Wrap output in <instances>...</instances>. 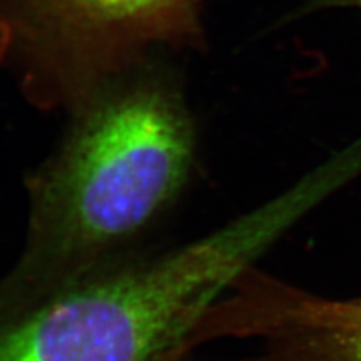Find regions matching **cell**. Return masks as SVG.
<instances>
[{"label": "cell", "instance_id": "1", "mask_svg": "<svg viewBox=\"0 0 361 361\" xmlns=\"http://www.w3.org/2000/svg\"><path fill=\"white\" fill-rule=\"evenodd\" d=\"M164 59L135 65L68 111L58 149L29 179L26 243L0 281V314L131 257L184 193L196 127Z\"/></svg>", "mask_w": 361, "mask_h": 361}, {"label": "cell", "instance_id": "2", "mask_svg": "<svg viewBox=\"0 0 361 361\" xmlns=\"http://www.w3.org/2000/svg\"><path fill=\"white\" fill-rule=\"evenodd\" d=\"M268 205L200 240L128 257L0 314V361H166L199 336L217 298L279 233Z\"/></svg>", "mask_w": 361, "mask_h": 361}, {"label": "cell", "instance_id": "3", "mask_svg": "<svg viewBox=\"0 0 361 361\" xmlns=\"http://www.w3.org/2000/svg\"><path fill=\"white\" fill-rule=\"evenodd\" d=\"M202 0H0V66L44 110L70 111L167 51L203 44Z\"/></svg>", "mask_w": 361, "mask_h": 361}, {"label": "cell", "instance_id": "4", "mask_svg": "<svg viewBox=\"0 0 361 361\" xmlns=\"http://www.w3.org/2000/svg\"><path fill=\"white\" fill-rule=\"evenodd\" d=\"M221 304V325L269 342L268 361H361V297L330 300L253 277Z\"/></svg>", "mask_w": 361, "mask_h": 361}, {"label": "cell", "instance_id": "5", "mask_svg": "<svg viewBox=\"0 0 361 361\" xmlns=\"http://www.w3.org/2000/svg\"><path fill=\"white\" fill-rule=\"evenodd\" d=\"M314 6L325 8H357L361 9V0H313Z\"/></svg>", "mask_w": 361, "mask_h": 361}]
</instances>
